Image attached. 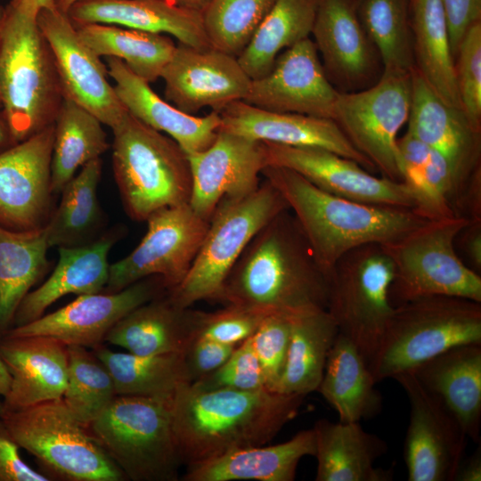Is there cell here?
Wrapping results in <instances>:
<instances>
[{
    "mask_svg": "<svg viewBox=\"0 0 481 481\" xmlns=\"http://www.w3.org/2000/svg\"><path fill=\"white\" fill-rule=\"evenodd\" d=\"M112 132L113 175L131 220L145 222L161 208L189 203L190 161L175 140L129 113Z\"/></svg>",
    "mask_w": 481,
    "mask_h": 481,
    "instance_id": "5",
    "label": "cell"
},
{
    "mask_svg": "<svg viewBox=\"0 0 481 481\" xmlns=\"http://www.w3.org/2000/svg\"><path fill=\"white\" fill-rule=\"evenodd\" d=\"M411 17L414 68L444 102L461 109L441 0H415Z\"/></svg>",
    "mask_w": 481,
    "mask_h": 481,
    "instance_id": "36",
    "label": "cell"
},
{
    "mask_svg": "<svg viewBox=\"0 0 481 481\" xmlns=\"http://www.w3.org/2000/svg\"><path fill=\"white\" fill-rule=\"evenodd\" d=\"M330 276L289 208L265 224L229 272L217 301L268 313L326 309Z\"/></svg>",
    "mask_w": 481,
    "mask_h": 481,
    "instance_id": "1",
    "label": "cell"
},
{
    "mask_svg": "<svg viewBox=\"0 0 481 481\" xmlns=\"http://www.w3.org/2000/svg\"><path fill=\"white\" fill-rule=\"evenodd\" d=\"M9 3L37 14L42 9L56 8L54 0H10Z\"/></svg>",
    "mask_w": 481,
    "mask_h": 481,
    "instance_id": "56",
    "label": "cell"
},
{
    "mask_svg": "<svg viewBox=\"0 0 481 481\" xmlns=\"http://www.w3.org/2000/svg\"><path fill=\"white\" fill-rule=\"evenodd\" d=\"M454 216L428 220L402 237L382 244L393 261V306L432 296L481 302V277L459 257L454 242L469 224Z\"/></svg>",
    "mask_w": 481,
    "mask_h": 481,
    "instance_id": "9",
    "label": "cell"
},
{
    "mask_svg": "<svg viewBox=\"0 0 481 481\" xmlns=\"http://www.w3.org/2000/svg\"><path fill=\"white\" fill-rule=\"evenodd\" d=\"M396 147L402 181L405 175L418 172L424 167L432 150L409 130L397 139Z\"/></svg>",
    "mask_w": 481,
    "mask_h": 481,
    "instance_id": "52",
    "label": "cell"
},
{
    "mask_svg": "<svg viewBox=\"0 0 481 481\" xmlns=\"http://www.w3.org/2000/svg\"><path fill=\"white\" fill-rule=\"evenodd\" d=\"M410 403L404 440L409 481H452L464 457L467 436L448 409L427 391L412 372L394 378Z\"/></svg>",
    "mask_w": 481,
    "mask_h": 481,
    "instance_id": "14",
    "label": "cell"
},
{
    "mask_svg": "<svg viewBox=\"0 0 481 481\" xmlns=\"http://www.w3.org/2000/svg\"><path fill=\"white\" fill-rule=\"evenodd\" d=\"M261 175L285 199L329 276L337 261L353 249L393 241L428 221L412 208L362 203L331 194L286 167L266 166Z\"/></svg>",
    "mask_w": 481,
    "mask_h": 481,
    "instance_id": "3",
    "label": "cell"
},
{
    "mask_svg": "<svg viewBox=\"0 0 481 481\" xmlns=\"http://www.w3.org/2000/svg\"><path fill=\"white\" fill-rule=\"evenodd\" d=\"M304 398L268 389L181 386L172 398L181 464L188 467L233 450L265 444L298 414Z\"/></svg>",
    "mask_w": 481,
    "mask_h": 481,
    "instance_id": "2",
    "label": "cell"
},
{
    "mask_svg": "<svg viewBox=\"0 0 481 481\" xmlns=\"http://www.w3.org/2000/svg\"><path fill=\"white\" fill-rule=\"evenodd\" d=\"M369 364L348 338L338 333L329 352L319 392L341 422H360L379 413L382 396Z\"/></svg>",
    "mask_w": 481,
    "mask_h": 481,
    "instance_id": "33",
    "label": "cell"
},
{
    "mask_svg": "<svg viewBox=\"0 0 481 481\" xmlns=\"http://www.w3.org/2000/svg\"><path fill=\"white\" fill-rule=\"evenodd\" d=\"M276 0H210L202 12L211 47L238 57Z\"/></svg>",
    "mask_w": 481,
    "mask_h": 481,
    "instance_id": "44",
    "label": "cell"
},
{
    "mask_svg": "<svg viewBox=\"0 0 481 481\" xmlns=\"http://www.w3.org/2000/svg\"><path fill=\"white\" fill-rule=\"evenodd\" d=\"M266 166L291 169L316 187L355 201L413 209L415 199L404 182L371 174L355 161L319 147L263 142Z\"/></svg>",
    "mask_w": 481,
    "mask_h": 481,
    "instance_id": "17",
    "label": "cell"
},
{
    "mask_svg": "<svg viewBox=\"0 0 481 481\" xmlns=\"http://www.w3.org/2000/svg\"><path fill=\"white\" fill-rule=\"evenodd\" d=\"M17 143L11 133L8 124L0 110V152Z\"/></svg>",
    "mask_w": 481,
    "mask_h": 481,
    "instance_id": "57",
    "label": "cell"
},
{
    "mask_svg": "<svg viewBox=\"0 0 481 481\" xmlns=\"http://www.w3.org/2000/svg\"><path fill=\"white\" fill-rule=\"evenodd\" d=\"M82 41L98 56L122 61L149 84L158 80L175 50L163 34L102 23H73Z\"/></svg>",
    "mask_w": 481,
    "mask_h": 481,
    "instance_id": "39",
    "label": "cell"
},
{
    "mask_svg": "<svg viewBox=\"0 0 481 481\" xmlns=\"http://www.w3.org/2000/svg\"><path fill=\"white\" fill-rule=\"evenodd\" d=\"M188 159L192 175L189 205L208 222L222 200L256 191L266 167L263 142L220 130L208 148Z\"/></svg>",
    "mask_w": 481,
    "mask_h": 481,
    "instance_id": "22",
    "label": "cell"
},
{
    "mask_svg": "<svg viewBox=\"0 0 481 481\" xmlns=\"http://www.w3.org/2000/svg\"><path fill=\"white\" fill-rule=\"evenodd\" d=\"M106 63L114 89L129 114L150 127L166 133L187 155L200 152L213 143L221 125L217 111L212 110L204 117L185 113L159 96L148 82L122 61L106 57Z\"/></svg>",
    "mask_w": 481,
    "mask_h": 481,
    "instance_id": "26",
    "label": "cell"
},
{
    "mask_svg": "<svg viewBox=\"0 0 481 481\" xmlns=\"http://www.w3.org/2000/svg\"><path fill=\"white\" fill-rule=\"evenodd\" d=\"M467 344H481V302L448 296L416 298L395 306L369 368L378 383Z\"/></svg>",
    "mask_w": 481,
    "mask_h": 481,
    "instance_id": "6",
    "label": "cell"
},
{
    "mask_svg": "<svg viewBox=\"0 0 481 481\" xmlns=\"http://www.w3.org/2000/svg\"><path fill=\"white\" fill-rule=\"evenodd\" d=\"M359 20L376 46L383 73L414 68L411 0H355Z\"/></svg>",
    "mask_w": 481,
    "mask_h": 481,
    "instance_id": "42",
    "label": "cell"
},
{
    "mask_svg": "<svg viewBox=\"0 0 481 481\" xmlns=\"http://www.w3.org/2000/svg\"><path fill=\"white\" fill-rule=\"evenodd\" d=\"M11 386V375L0 356V399L4 398Z\"/></svg>",
    "mask_w": 481,
    "mask_h": 481,
    "instance_id": "59",
    "label": "cell"
},
{
    "mask_svg": "<svg viewBox=\"0 0 481 481\" xmlns=\"http://www.w3.org/2000/svg\"><path fill=\"white\" fill-rule=\"evenodd\" d=\"M44 227L14 231L0 224V338L12 327L17 308L49 268Z\"/></svg>",
    "mask_w": 481,
    "mask_h": 481,
    "instance_id": "35",
    "label": "cell"
},
{
    "mask_svg": "<svg viewBox=\"0 0 481 481\" xmlns=\"http://www.w3.org/2000/svg\"><path fill=\"white\" fill-rule=\"evenodd\" d=\"M454 66L461 110L471 126L481 133V21L464 36Z\"/></svg>",
    "mask_w": 481,
    "mask_h": 481,
    "instance_id": "45",
    "label": "cell"
},
{
    "mask_svg": "<svg viewBox=\"0 0 481 481\" xmlns=\"http://www.w3.org/2000/svg\"><path fill=\"white\" fill-rule=\"evenodd\" d=\"M199 389L227 388L241 391L267 389L251 337L240 343L215 371L190 383Z\"/></svg>",
    "mask_w": 481,
    "mask_h": 481,
    "instance_id": "47",
    "label": "cell"
},
{
    "mask_svg": "<svg viewBox=\"0 0 481 481\" xmlns=\"http://www.w3.org/2000/svg\"><path fill=\"white\" fill-rule=\"evenodd\" d=\"M408 128L438 151L465 183L480 166L481 140L461 109L444 102L413 68Z\"/></svg>",
    "mask_w": 481,
    "mask_h": 481,
    "instance_id": "25",
    "label": "cell"
},
{
    "mask_svg": "<svg viewBox=\"0 0 481 481\" xmlns=\"http://www.w3.org/2000/svg\"><path fill=\"white\" fill-rule=\"evenodd\" d=\"M448 26L451 50L455 59L468 30L481 21V0H441Z\"/></svg>",
    "mask_w": 481,
    "mask_h": 481,
    "instance_id": "51",
    "label": "cell"
},
{
    "mask_svg": "<svg viewBox=\"0 0 481 481\" xmlns=\"http://www.w3.org/2000/svg\"><path fill=\"white\" fill-rule=\"evenodd\" d=\"M1 409H2V402L0 400V413H1Z\"/></svg>",
    "mask_w": 481,
    "mask_h": 481,
    "instance_id": "62",
    "label": "cell"
},
{
    "mask_svg": "<svg viewBox=\"0 0 481 481\" xmlns=\"http://www.w3.org/2000/svg\"><path fill=\"white\" fill-rule=\"evenodd\" d=\"M79 0H54L56 8L67 13L68 10Z\"/></svg>",
    "mask_w": 481,
    "mask_h": 481,
    "instance_id": "60",
    "label": "cell"
},
{
    "mask_svg": "<svg viewBox=\"0 0 481 481\" xmlns=\"http://www.w3.org/2000/svg\"><path fill=\"white\" fill-rule=\"evenodd\" d=\"M101 120L69 99H64L54 121L51 160V185L53 194L88 162L101 158L109 148Z\"/></svg>",
    "mask_w": 481,
    "mask_h": 481,
    "instance_id": "40",
    "label": "cell"
},
{
    "mask_svg": "<svg viewBox=\"0 0 481 481\" xmlns=\"http://www.w3.org/2000/svg\"><path fill=\"white\" fill-rule=\"evenodd\" d=\"M412 1V4L415 1V0H411Z\"/></svg>",
    "mask_w": 481,
    "mask_h": 481,
    "instance_id": "63",
    "label": "cell"
},
{
    "mask_svg": "<svg viewBox=\"0 0 481 481\" xmlns=\"http://www.w3.org/2000/svg\"><path fill=\"white\" fill-rule=\"evenodd\" d=\"M315 438L316 481H390L391 469L375 467L387 451V443L364 430L360 422L318 420Z\"/></svg>",
    "mask_w": 481,
    "mask_h": 481,
    "instance_id": "31",
    "label": "cell"
},
{
    "mask_svg": "<svg viewBox=\"0 0 481 481\" xmlns=\"http://www.w3.org/2000/svg\"><path fill=\"white\" fill-rule=\"evenodd\" d=\"M319 0H276L237 57L248 76L266 75L285 49L309 37Z\"/></svg>",
    "mask_w": 481,
    "mask_h": 481,
    "instance_id": "38",
    "label": "cell"
},
{
    "mask_svg": "<svg viewBox=\"0 0 481 481\" xmlns=\"http://www.w3.org/2000/svg\"><path fill=\"white\" fill-rule=\"evenodd\" d=\"M117 395L110 373L93 350L68 346V377L62 400L73 416L88 426Z\"/></svg>",
    "mask_w": 481,
    "mask_h": 481,
    "instance_id": "43",
    "label": "cell"
},
{
    "mask_svg": "<svg viewBox=\"0 0 481 481\" xmlns=\"http://www.w3.org/2000/svg\"><path fill=\"white\" fill-rule=\"evenodd\" d=\"M394 273L393 261L379 243L346 252L330 273L327 311L368 364L395 308L389 296Z\"/></svg>",
    "mask_w": 481,
    "mask_h": 481,
    "instance_id": "11",
    "label": "cell"
},
{
    "mask_svg": "<svg viewBox=\"0 0 481 481\" xmlns=\"http://www.w3.org/2000/svg\"><path fill=\"white\" fill-rule=\"evenodd\" d=\"M234 305L215 312H203L198 336L220 343L239 346L251 337L269 314Z\"/></svg>",
    "mask_w": 481,
    "mask_h": 481,
    "instance_id": "48",
    "label": "cell"
},
{
    "mask_svg": "<svg viewBox=\"0 0 481 481\" xmlns=\"http://www.w3.org/2000/svg\"><path fill=\"white\" fill-rule=\"evenodd\" d=\"M218 113L220 131L259 142L326 149L355 161L369 172L377 171L332 119L266 110L244 101L231 102Z\"/></svg>",
    "mask_w": 481,
    "mask_h": 481,
    "instance_id": "23",
    "label": "cell"
},
{
    "mask_svg": "<svg viewBox=\"0 0 481 481\" xmlns=\"http://www.w3.org/2000/svg\"><path fill=\"white\" fill-rule=\"evenodd\" d=\"M20 447L0 418V481H49L45 474L29 467L20 457Z\"/></svg>",
    "mask_w": 481,
    "mask_h": 481,
    "instance_id": "50",
    "label": "cell"
},
{
    "mask_svg": "<svg viewBox=\"0 0 481 481\" xmlns=\"http://www.w3.org/2000/svg\"><path fill=\"white\" fill-rule=\"evenodd\" d=\"M338 333L326 309L293 314L287 360L275 392L306 396L317 391Z\"/></svg>",
    "mask_w": 481,
    "mask_h": 481,
    "instance_id": "34",
    "label": "cell"
},
{
    "mask_svg": "<svg viewBox=\"0 0 481 481\" xmlns=\"http://www.w3.org/2000/svg\"><path fill=\"white\" fill-rule=\"evenodd\" d=\"M54 123L0 152V224L14 231L44 227L52 211Z\"/></svg>",
    "mask_w": 481,
    "mask_h": 481,
    "instance_id": "18",
    "label": "cell"
},
{
    "mask_svg": "<svg viewBox=\"0 0 481 481\" xmlns=\"http://www.w3.org/2000/svg\"><path fill=\"white\" fill-rule=\"evenodd\" d=\"M461 237L464 253L474 266L481 269V220H470L458 235Z\"/></svg>",
    "mask_w": 481,
    "mask_h": 481,
    "instance_id": "54",
    "label": "cell"
},
{
    "mask_svg": "<svg viewBox=\"0 0 481 481\" xmlns=\"http://www.w3.org/2000/svg\"><path fill=\"white\" fill-rule=\"evenodd\" d=\"M2 12H3V7H0V23H1ZM0 42H1V33H0ZM0 110H1V102H0Z\"/></svg>",
    "mask_w": 481,
    "mask_h": 481,
    "instance_id": "61",
    "label": "cell"
},
{
    "mask_svg": "<svg viewBox=\"0 0 481 481\" xmlns=\"http://www.w3.org/2000/svg\"><path fill=\"white\" fill-rule=\"evenodd\" d=\"M411 72L383 73L371 86L338 92L332 120L375 167L381 176L402 181L397 159V134L408 121Z\"/></svg>",
    "mask_w": 481,
    "mask_h": 481,
    "instance_id": "12",
    "label": "cell"
},
{
    "mask_svg": "<svg viewBox=\"0 0 481 481\" xmlns=\"http://www.w3.org/2000/svg\"><path fill=\"white\" fill-rule=\"evenodd\" d=\"M460 423L468 438L480 441L481 344L452 347L411 371Z\"/></svg>",
    "mask_w": 481,
    "mask_h": 481,
    "instance_id": "30",
    "label": "cell"
},
{
    "mask_svg": "<svg viewBox=\"0 0 481 481\" xmlns=\"http://www.w3.org/2000/svg\"><path fill=\"white\" fill-rule=\"evenodd\" d=\"M338 94L307 37L281 52L266 75L252 80L243 101L266 110L332 119Z\"/></svg>",
    "mask_w": 481,
    "mask_h": 481,
    "instance_id": "21",
    "label": "cell"
},
{
    "mask_svg": "<svg viewBox=\"0 0 481 481\" xmlns=\"http://www.w3.org/2000/svg\"><path fill=\"white\" fill-rule=\"evenodd\" d=\"M0 356L11 386L1 412L16 411L62 398L68 377V346L46 336L0 338Z\"/></svg>",
    "mask_w": 481,
    "mask_h": 481,
    "instance_id": "24",
    "label": "cell"
},
{
    "mask_svg": "<svg viewBox=\"0 0 481 481\" xmlns=\"http://www.w3.org/2000/svg\"><path fill=\"white\" fill-rule=\"evenodd\" d=\"M92 350L110 373L118 395L172 399L178 387L190 383L182 354L137 355L103 344Z\"/></svg>",
    "mask_w": 481,
    "mask_h": 481,
    "instance_id": "41",
    "label": "cell"
},
{
    "mask_svg": "<svg viewBox=\"0 0 481 481\" xmlns=\"http://www.w3.org/2000/svg\"><path fill=\"white\" fill-rule=\"evenodd\" d=\"M139 244L124 258L110 265L103 292H118L151 276L163 279L168 289L188 273L209 222L183 204L151 215Z\"/></svg>",
    "mask_w": 481,
    "mask_h": 481,
    "instance_id": "13",
    "label": "cell"
},
{
    "mask_svg": "<svg viewBox=\"0 0 481 481\" xmlns=\"http://www.w3.org/2000/svg\"><path fill=\"white\" fill-rule=\"evenodd\" d=\"M1 111L16 143L53 125L64 100L37 14L8 4L0 23Z\"/></svg>",
    "mask_w": 481,
    "mask_h": 481,
    "instance_id": "4",
    "label": "cell"
},
{
    "mask_svg": "<svg viewBox=\"0 0 481 481\" xmlns=\"http://www.w3.org/2000/svg\"><path fill=\"white\" fill-rule=\"evenodd\" d=\"M237 346L197 336L183 354L190 383L218 369Z\"/></svg>",
    "mask_w": 481,
    "mask_h": 481,
    "instance_id": "49",
    "label": "cell"
},
{
    "mask_svg": "<svg viewBox=\"0 0 481 481\" xmlns=\"http://www.w3.org/2000/svg\"><path fill=\"white\" fill-rule=\"evenodd\" d=\"M160 77L165 99L192 115L203 108L219 112L231 102L243 101L252 82L237 57L211 46L180 43Z\"/></svg>",
    "mask_w": 481,
    "mask_h": 481,
    "instance_id": "20",
    "label": "cell"
},
{
    "mask_svg": "<svg viewBox=\"0 0 481 481\" xmlns=\"http://www.w3.org/2000/svg\"><path fill=\"white\" fill-rule=\"evenodd\" d=\"M172 4L192 10L199 12H203L210 0H164Z\"/></svg>",
    "mask_w": 481,
    "mask_h": 481,
    "instance_id": "58",
    "label": "cell"
},
{
    "mask_svg": "<svg viewBox=\"0 0 481 481\" xmlns=\"http://www.w3.org/2000/svg\"><path fill=\"white\" fill-rule=\"evenodd\" d=\"M292 315L293 314L288 313L269 314L251 336L266 388L271 391H275L284 371Z\"/></svg>",
    "mask_w": 481,
    "mask_h": 481,
    "instance_id": "46",
    "label": "cell"
},
{
    "mask_svg": "<svg viewBox=\"0 0 481 481\" xmlns=\"http://www.w3.org/2000/svg\"><path fill=\"white\" fill-rule=\"evenodd\" d=\"M202 313L176 306L167 292L119 320L105 342L137 355H183L198 336Z\"/></svg>",
    "mask_w": 481,
    "mask_h": 481,
    "instance_id": "28",
    "label": "cell"
},
{
    "mask_svg": "<svg viewBox=\"0 0 481 481\" xmlns=\"http://www.w3.org/2000/svg\"><path fill=\"white\" fill-rule=\"evenodd\" d=\"M314 454V430L304 429L281 444L244 447L188 466L183 479L293 481L301 459Z\"/></svg>",
    "mask_w": 481,
    "mask_h": 481,
    "instance_id": "32",
    "label": "cell"
},
{
    "mask_svg": "<svg viewBox=\"0 0 481 481\" xmlns=\"http://www.w3.org/2000/svg\"><path fill=\"white\" fill-rule=\"evenodd\" d=\"M453 210L458 216L470 220H481V168L478 166L470 174L455 199Z\"/></svg>",
    "mask_w": 481,
    "mask_h": 481,
    "instance_id": "53",
    "label": "cell"
},
{
    "mask_svg": "<svg viewBox=\"0 0 481 481\" xmlns=\"http://www.w3.org/2000/svg\"><path fill=\"white\" fill-rule=\"evenodd\" d=\"M37 24L53 51L64 99L84 107L111 129L118 126L128 112L108 80L107 66L82 41L67 13L42 9Z\"/></svg>",
    "mask_w": 481,
    "mask_h": 481,
    "instance_id": "15",
    "label": "cell"
},
{
    "mask_svg": "<svg viewBox=\"0 0 481 481\" xmlns=\"http://www.w3.org/2000/svg\"><path fill=\"white\" fill-rule=\"evenodd\" d=\"M122 233L124 231L118 228L86 245L58 248L59 258L53 271L44 283L24 297L16 310L12 327L38 319L65 295L103 291L109 278L108 255Z\"/></svg>",
    "mask_w": 481,
    "mask_h": 481,
    "instance_id": "27",
    "label": "cell"
},
{
    "mask_svg": "<svg viewBox=\"0 0 481 481\" xmlns=\"http://www.w3.org/2000/svg\"><path fill=\"white\" fill-rule=\"evenodd\" d=\"M0 418L19 446L34 455L49 478L127 479L62 398L16 411H2Z\"/></svg>",
    "mask_w": 481,
    "mask_h": 481,
    "instance_id": "8",
    "label": "cell"
},
{
    "mask_svg": "<svg viewBox=\"0 0 481 481\" xmlns=\"http://www.w3.org/2000/svg\"><path fill=\"white\" fill-rule=\"evenodd\" d=\"M67 15L73 23H102L165 33L183 45L210 47L202 13L164 0H79Z\"/></svg>",
    "mask_w": 481,
    "mask_h": 481,
    "instance_id": "29",
    "label": "cell"
},
{
    "mask_svg": "<svg viewBox=\"0 0 481 481\" xmlns=\"http://www.w3.org/2000/svg\"><path fill=\"white\" fill-rule=\"evenodd\" d=\"M102 169L101 158L81 167L61 191L58 207L44 226L49 247H77L95 240L102 222L98 185Z\"/></svg>",
    "mask_w": 481,
    "mask_h": 481,
    "instance_id": "37",
    "label": "cell"
},
{
    "mask_svg": "<svg viewBox=\"0 0 481 481\" xmlns=\"http://www.w3.org/2000/svg\"><path fill=\"white\" fill-rule=\"evenodd\" d=\"M87 428L127 479H178L172 399L117 395Z\"/></svg>",
    "mask_w": 481,
    "mask_h": 481,
    "instance_id": "7",
    "label": "cell"
},
{
    "mask_svg": "<svg viewBox=\"0 0 481 481\" xmlns=\"http://www.w3.org/2000/svg\"><path fill=\"white\" fill-rule=\"evenodd\" d=\"M163 279L151 276L118 292L80 295L65 306L27 324L12 327V336H46L67 346L95 348L113 326L141 305L166 294Z\"/></svg>",
    "mask_w": 481,
    "mask_h": 481,
    "instance_id": "16",
    "label": "cell"
},
{
    "mask_svg": "<svg viewBox=\"0 0 481 481\" xmlns=\"http://www.w3.org/2000/svg\"><path fill=\"white\" fill-rule=\"evenodd\" d=\"M481 480V447L480 445L469 457L461 461L452 481Z\"/></svg>",
    "mask_w": 481,
    "mask_h": 481,
    "instance_id": "55",
    "label": "cell"
},
{
    "mask_svg": "<svg viewBox=\"0 0 481 481\" xmlns=\"http://www.w3.org/2000/svg\"><path fill=\"white\" fill-rule=\"evenodd\" d=\"M311 34L338 92L363 90L381 77L380 55L359 20L355 0H319Z\"/></svg>",
    "mask_w": 481,
    "mask_h": 481,
    "instance_id": "19",
    "label": "cell"
},
{
    "mask_svg": "<svg viewBox=\"0 0 481 481\" xmlns=\"http://www.w3.org/2000/svg\"><path fill=\"white\" fill-rule=\"evenodd\" d=\"M289 206L280 192L264 180L253 192L224 199L212 215L199 252L184 279L167 290L178 306L216 300L232 267L256 233Z\"/></svg>",
    "mask_w": 481,
    "mask_h": 481,
    "instance_id": "10",
    "label": "cell"
}]
</instances>
